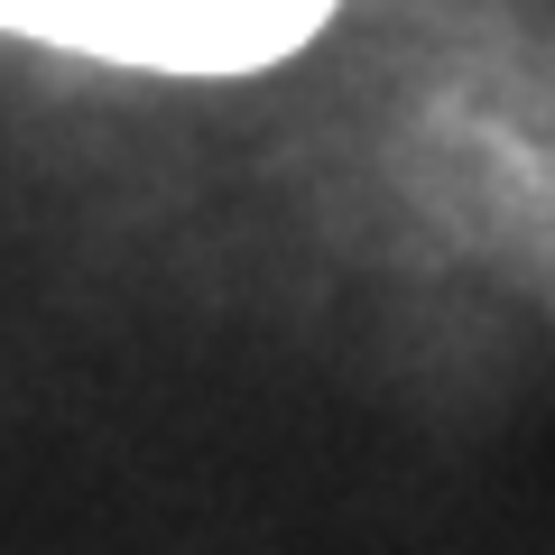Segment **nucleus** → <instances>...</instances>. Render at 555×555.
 <instances>
[{
	"label": "nucleus",
	"mask_w": 555,
	"mask_h": 555,
	"mask_svg": "<svg viewBox=\"0 0 555 555\" xmlns=\"http://www.w3.org/2000/svg\"><path fill=\"white\" fill-rule=\"evenodd\" d=\"M324 20L334 0H0V28L149 75H250Z\"/></svg>",
	"instance_id": "1"
}]
</instances>
